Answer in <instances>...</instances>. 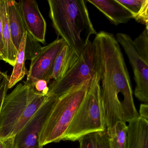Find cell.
Segmentation results:
<instances>
[{
  "instance_id": "cell-8",
  "label": "cell",
  "mask_w": 148,
  "mask_h": 148,
  "mask_svg": "<svg viewBox=\"0 0 148 148\" xmlns=\"http://www.w3.org/2000/svg\"><path fill=\"white\" fill-rule=\"evenodd\" d=\"M66 44L62 38H58L42 47L40 52L32 60L26 81L24 84L32 87L39 79L49 83L52 74L55 60L63 47Z\"/></svg>"
},
{
  "instance_id": "cell-25",
  "label": "cell",
  "mask_w": 148,
  "mask_h": 148,
  "mask_svg": "<svg viewBox=\"0 0 148 148\" xmlns=\"http://www.w3.org/2000/svg\"><path fill=\"white\" fill-rule=\"evenodd\" d=\"M0 52L1 53L3 58V60L5 62H7V55L5 43L3 39V33H2V25L1 20L0 19Z\"/></svg>"
},
{
  "instance_id": "cell-27",
  "label": "cell",
  "mask_w": 148,
  "mask_h": 148,
  "mask_svg": "<svg viewBox=\"0 0 148 148\" xmlns=\"http://www.w3.org/2000/svg\"><path fill=\"white\" fill-rule=\"evenodd\" d=\"M139 116L148 120V105L147 103L141 104L139 109Z\"/></svg>"
},
{
  "instance_id": "cell-1",
  "label": "cell",
  "mask_w": 148,
  "mask_h": 148,
  "mask_svg": "<svg viewBox=\"0 0 148 148\" xmlns=\"http://www.w3.org/2000/svg\"><path fill=\"white\" fill-rule=\"evenodd\" d=\"M96 74L101 90L106 129L117 122L139 116L134 104L130 75L119 44L113 34H97L92 42Z\"/></svg>"
},
{
  "instance_id": "cell-29",
  "label": "cell",
  "mask_w": 148,
  "mask_h": 148,
  "mask_svg": "<svg viewBox=\"0 0 148 148\" xmlns=\"http://www.w3.org/2000/svg\"><path fill=\"white\" fill-rule=\"evenodd\" d=\"M0 60H3V59L2 58V55H1V53L0 52Z\"/></svg>"
},
{
  "instance_id": "cell-12",
  "label": "cell",
  "mask_w": 148,
  "mask_h": 148,
  "mask_svg": "<svg viewBox=\"0 0 148 148\" xmlns=\"http://www.w3.org/2000/svg\"><path fill=\"white\" fill-rule=\"evenodd\" d=\"M128 123L126 148H148V120L139 116Z\"/></svg>"
},
{
  "instance_id": "cell-14",
  "label": "cell",
  "mask_w": 148,
  "mask_h": 148,
  "mask_svg": "<svg viewBox=\"0 0 148 148\" xmlns=\"http://www.w3.org/2000/svg\"><path fill=\"white\" fill-rule=\"evenodd\" d=\"M80 56L67 44L60 52L55 60L51 79L62 78L77 63Z\"/></svg>"
},
{
  "instance_id": "cell-6",
  "label": "cell",
  "mask_w": 148,
  "mask_h": 148,
  "mask_svg": "<svg viewBox=\"0 0 148 148\" xmlns=\"http://www.w3.org/2000/svg\"><path fill=\"white\" fill-rule=\"evenodd\" d=\"M96 73L95 51L92 42L89 41L75 65L62 78L50 84L48 95L59 97L74 86L92 78Z\"/></svg>"
},
{
  "instance_id": "cell-5",
  "label": "cell",
  "mask_w": 148,
  "mask_h": 148,
  "mask_svg": "<svg viewBox=\"0 0 148 148\" xmlns=\"http://www.w3.org/2000/svg\"><path fill=\"white\" fill-rule=\"evenodd\" d=\"M105 130L101 90L96 73L62 140L78 141L84 136Z\"/></svg>"
},
{
  "instance_id": "cell-18",
  "label": "cell",
  "mask_w": 148,
  "mask_h": 148,
  "mask_svg": "<svg viewBox=\"0 0 148 148\" xmlns=\"http://www.w3.org/2000/svg\"><path fill=\"white\" fill-rule=\"evenodd\" d=\"M111 148H126L127 125L123 121H118L109 129H106Z\"/></svg>"
},
{
  "instance_id": "cell-22",
  "label": "cell",
  "mask_w": 148,
  "mask_h": 148,
  "mask_svg": "<svg viewBox=\"0 0 148 148\" xmlns=\"http://www.w3.org/2000/svg\"><path fill=\"white\" fill-rule=\"evenodd\" d=\"M47 82L44 79H39L37 80L34 84L32 87H29L32 89L34 92L38 95H48L49 92V87L47 86Z\"/></svg>"
},
{
  "instance_id": "cell-16",
  "label": "cell",
  "mask_w": 148,
  "mask_h": 148,
  "mask_svg": "<svg viewBox=\"0 0 148 148\" xmlns=\"http://www.w3.org/2000/svg\"><path fill=\"white\" fill-rule=\"evenodd\" d=\"M27 31L24 34L18 51L17 58L14 66L13 70L10 76L8 89L13 87L18 82L21 81L28 72L25 66V44Z\"/></svg>"
},
{
  "instance_id": "cell-3",
  "label": "cell",
  "mask_w": 148,
  "mask_h": 148,
  "mask_svg": "<svg viewBox=\"0 0 148 148\" xmlns=\"http://www.w3.org/2000/svg\"><path fill=\"white\" fill-rule=\"evenodd\" d=\"M48 97L38 95L25 85H18L4 99L0 113V138L14 136Z\"/></svg>"
},
{
  "instance_id": "cell-2",
  "label": "cell",
  "mask_w": 148,
  "mask_h": 148,
  "mask_svg": "<svg viewBox=\"0 0 148 148\" xmlns=\"http://www.w3.org/2000/svg\"><path fill=\"white\" fill-rule=\"evenodd\" d=\"M50 17L60 36L79 56L92 34L97 35L84 0H48Z\"/></svg>"
},
{
  "instance_id": "cell-11",
  "label": "cell",
  "mask_w": 148,
  "mask_h": 148,
  "mask_svg": "<svg viewBox=\"0 0 148 148\" xmlns=\"http://www.w3.org/2000/svg\"><path fill=\"white\" fill-rule=\"evenodd\" d=\"M87 1L96 7L115 25L127 23L132 18L129 10L117 0H88Z\"/></svg>"
},
{
  "instance_id": "cell-13",
  "label": "cell",
  "mask_w": 148,
  "mask_h": 148,
  "mask_svg": "<svg viewBox=\"0 0 148 148\" xmlns=\"http://www.w3.org/2000/svg\"><path fill=\"white\" fill-rule=\"evenodd\" d=\"M7 6L12 40L18 51L27 30L18 2L12 0H7Z\"/></svg>"
},
{
  "instance_id": "cell-23",
  "label": "cell",
  "mask_w": 148,
  "mask_h": 148,
  "mask_svg": "<svg viewBox=\"0 0 148 148\" xmlns=\"http://www.w3.org/2000/svg\"><path fill=\"white\" fill-rule=\"evenodd\" d=\"M10 77L7 73H4V77L2 82L0 85V113L3 105L4 99L5 97L8 90V83Z\"/></svg>"
},
{
  "instance_id": "cell-28",
  "label": "cell",
  "mask_w": 148,
  "mask_h": 148,
  "mask_svg": "<svg viewBox=\"0 0 148 148\" xmlns=\"http://www.w3.org/2000/svg\"><path fill=\"white\" fill-rule=\"evenodd\" d=\"M4 73L0 72V85L2 82V79H3V77H4Z\"/></svg>"
},
{
  "instance_id": "cell-30",
  "label": "cell",
  "mask_w": 148,
  "mask_h": 148,
  "mask_svg": "<svg viewBox=\"0 0 148 148\" xmlns=\"http://www.w3.org/2000/svg\"><path fill=\"white\" fill-rule=\"evenodd\" d=\"M40 148H43V146H41Z\"/></svg>"
},
{
  "instance_id": "cell-20",
  "label": "cell",
  "mask_w": 148,
  "mask_h": 148,
  "mask_svg": "<svg viewBox=\"0 0 148 148\" xmlns=\"http://www.w3.org/2000/svg\"><path fill=\"white\" fill-rule=\"evenodd\" d=\"M42 48L39 42L27 32L25 49L26 59L32 60L40 52Z\"/></svg>"
},
{
  "instance_id": "cell-26",
  "label": "cell",
  "mask_w": 148,
  "mask_h": 148,
  "mask_svg": "<svg viewBox=\"0 0 148 148\" xmlns=\"http://www.w3.org/2000/svg\"><path fill=\"white\" fill-rule=\"evenodd\" d=\"M0 148H14V136L0 138Z\"/></svg>"
},
{
  "instance_id": "cell-17",
  "label": "cell",
  "mask_w": 148,
  "mask_h": 148,
  "mask_svg": "<svg viewBox=\"0 0 148 148\" xmlns=\"http://www.w3.org/2000/svg\"><path fill=\"white\" fill-rule=\"evenodd\" d=\"M132 15V18L148 28V0H117Z\"/></svg>"
},
{
  "instance_id": "cell-7",
  "label": "cell",
  "mask_w": 148,
  "mask_h": 148,
  "mask_svg": "<svg viewBox=\"0 0 148 148\" xmlns=\"http://www.w3.org/2000/svg\"><path fill=\"white\" fill-rule=\"evenodd\" d=\"M58 97L49 96L44 103L23 129L14 136V148H40V134Z\"/></svg>"
},
{
  "instance_id": "cell-10",
  "label": "cell",
  "mask_w": 148,
  "mask_h": 148,
  "mask_svg": "<svg viewBox=\"0 0 148 148\" xmlns=\"http://www.w3.org/2000/svg\"><path fill=\"white\" fill-rule=\"evenodd\" d=\"M26 29L39 42L45 44L47 25L34 0H21L18 2Z\"/></svg>"
},
{
  "instance_id": "cell-4",
  "label": "cell",
  "mask_w": 148,
  "mask_h": 148,
  "mask_svg": "<svg viewBox=\"0 0 148 148\" xmlns=\"http://www.w3.org/2000/svg\"><path fill=\"white\" fill-rule=\"evenodd\" d=\"M93 78L74 86L58 97L40 134V146L59 143L63 140L66 132L86 96Z\"/></svg>"
},
{
  "instance_id": "cell-24",
  "label": "cell",
  "mask_w": 148,
  "mask_h": 148,
  "mask_svg": "<svg viewBox=\"0 0 148 148\" xmlns=\"http://www.w3.org/2000/svg\"><path fill=\"white\" fill-rule=\"evenodd\" d=\"M97 136L100 148H111L106 130L104 131L97 132Z\"/></svg>"
},
{
  "instance_id": "cell-21",
  "label": "cell",
  "mask_w": 148,
  "mask_h": 148,
  "mask_svg": "<svg viewBox=\"0 0 148 148\" xmlns=\"http://www.w3.org/2000/svg\"><path fill=\"white\" fill-rule=\"evenodd\" d=\"M79 148H100L97 133L84 136L79 139Z\"/></svg>"
},
{
  "instance_id": "cell-15",
  "label": "cell",
  "mask_w": 148,
  "mask_h": 148,
  "mask_svg": "<svg viewBox=\"0 0 148 148\" xmlns=\"http://www.w3.org/2000/svg\"><path fill=\"white\" fill-rule=\"evenodd\" d=\"M0 19L2 25V33L7 55V63L14 66L18 51L13 43L8 21L7 0H0Z\"/></svg>"
},
{
  "instance_id": "cell-9",
  "label": "cell",
  "mask_w": 148,
  "mask_h": 148,
  "mask_svg": "<svg viewBox=\"0 0 148 148\" xmlns=\"http://www.w3.org/2000/svg\"><path fill=\"white\" fill-rule=\"evenodd\" d=\"M127 55L131 65L136 86L134 94L142 102H148V62L144 60L138 54L133 44V40L128 34L118 33L116 36Z\"/></svg>"
},
{
  "instance_id": "cell-19",
  "label": "cell",
  "mask_w": 148,
  "mask_h": 148,
  "mask_svg": "<svg viewBox=\"0 0 148 148\" xmlns=\"http://www.w3.org/2000/svg\"><path fill=\"white\" fill-rule=\"evenodd\" d=\"M134 47L141 58L148 62V28L133 40Z\"/></svg>"
}]
</instances>
